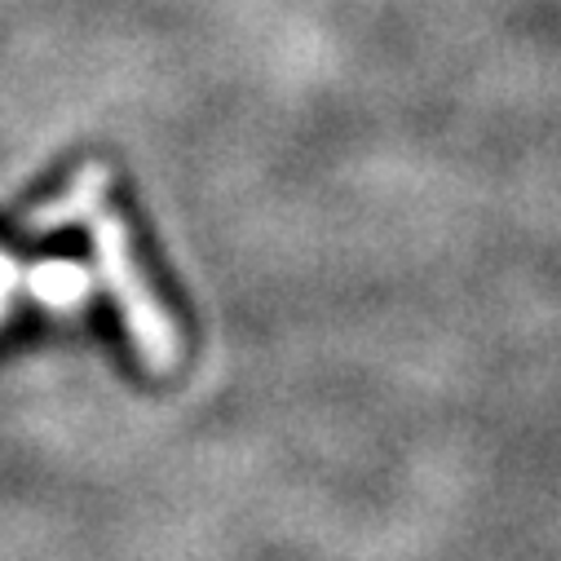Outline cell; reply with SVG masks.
Masks as SVG:
<instances>
[{
	"label": "cell",
	"instance_id": "6da1fadb",
	"mask_svg": "<svg viewBox=\"0 0 561 561\" xmlns=\"http://www.w3.org/2000/svg\"><path fill=\"white\" fill-rule=\"evenodd\" d=\"M89 234H93V252H98V274H102L106 293L119 301V314H124V328H128L137 354H142V363L156 371H173L182 358V341L173 332V319L164 314V306L147 288V278L137 274L128 230L115 217V208L102 204L89 217Z\"/></svg>",
	"mask_w": 561,
	"mask_h": 561
},
{
	"label": "cell",
	"instance_id": "7a4b0ae2",
	"mask_svg": "<svg viewBox=\"0 0 561 561\" xmlns=\"http://www.w3.org/2000/svg\"><path fill=\"white\" fill-rule=\"evenodd\" d=\"M23 284H27V293H32L41 306H49V310H80V306H89L98 278H93L80 261L54 256V261H41V265L23 270Z\"/></svg>",
	"mask_w": 561,
	"mask_h": 561
},
{
	"label": "cell",
	"instance_id": "3957f363",
	"mask_svg": "<svg viewBox=\"0 0 561 561\" xmlns=\"http://www.w3.org/2000/svg\"><path fill=\"white\" fill-rule=\"evenodd\" d=\"M106 186H111L106 169H84V173L67 186V195H62V199H54V204H45V208H36V213L23 221V230H32V234H49V230H62V226L89 221V217L106 204Z\"/></svg>",
	"mask_w": 561,
	"mask_h": 561
},
{
	"label": "cell",
	"instance_id": "277c9868",
	"mask_svg": "<svg viewBox=\"0 0 561 561\" xmlns=\"http://www.w3.org/2000/svg\"><path fill=\"white\" fill-rule=\"evenodd\" d=\"M19 284H23V265H19V256H10L5 248H0V314L10 310Z\"/></svg>",
	"mask_w": 561,
	"mask_h": 561
}]
</instances>
